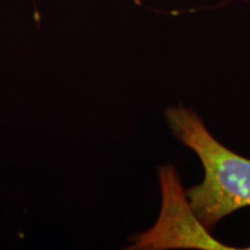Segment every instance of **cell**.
I'll use <instances>...</instances> for the list:
<instances>
[{
	"instance_id": "5",
	"label": "cell",
	"mask_w": 250,
	"mask_h": 250,
	"mask_svg": "<svg viewBox=\"0 0 250 250\" xmlns=\"http://www.w3.org/2000/svg\"><path fill=\"white\" fill-rule=\"evenodd\" d=\"M243 249H246V250H250V247H247V248H243Z\"/></svg>"
},
{
	"instance_id": "1",
	"label": "cell",
	"mask_w": 250,
	"mask_h": 250,
	"mask_svg": "<svg viewBox=\"0 0 250 250\" xmlns=\"http://www.w3.org/2000/svg\"><path fill=\"white\" fill-rule=\"evenodd\" d=\"M165 118L175 138L198 156L204 170L202 182L187 190L202 224L212 232L224 218L250 208V159L219 142L191 108L168 107Z\"/></svg>"
},
{
	"instance_id": "2",
	"label": "cell",
	"mask_w": 250,
	"mask_h": 250,
	"mask_svg": "<svg viewBox=\"0 0 250 250\" xmlns=\"http://www.w3.org/2000/svg\"><path fill=\"white\" fill-rule=\"evenodd\" d=\"M161 211L155 224L130 239L131 250L211 249L236 250L212 235L191 208L177 169L173 165L159 167Z\"/></svg>"
},
{
	"instance_id": "3",
	"label": "cell",
	"mask_w": 250,
	"mask_h": 250,
	"mask_svg": "<svg viewBox=\"0 0 250 250\" xmlns=\"http://www.w3.org/2000/svg\"><path fill=\"white\" fill-rule=\"evenodd\" d=\"M234 1H243V2H249L250 0H225L224 5L225 4H229V2H234Z\"/></svg>"
},
{
	"instance_id": "4",
	"label": "cell",
	"mask_w": 250,
	"mask_h": 250,
	"mask_svg": "<svg viewBox=\"0 0 250 250\" xmlns=\"http://www.w3.org/2000/svg\"><path fill=\"white\" fill-rule=\"evenodd\" d=\"M130 1H132L133 4H136V5H143L146 0H130Z\"/></svg>"
}]
</instances>
